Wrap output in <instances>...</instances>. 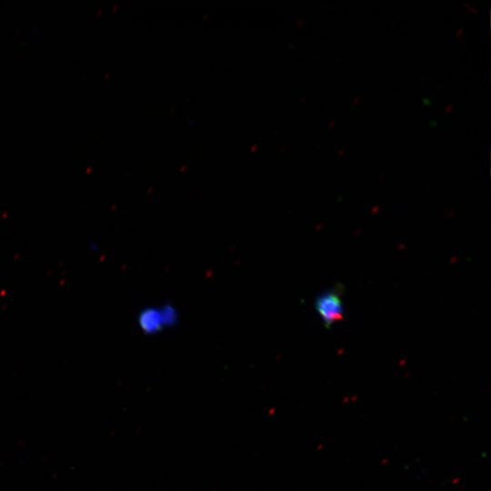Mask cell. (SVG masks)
I'll use <instances>...</instances> for the list:
<instances>
[{
  "label": "cell",
  "mask_w": 491,
  "mask_h": 491,
  "mask_svg": "<svg viewBox=\"0 0 491 491\" xmlns=\"http://www.w3.org/2000/svg\"><path fill=\"white\" fill-rule=\"evenodd\" d=\"M316 310L326 327L344 318L342 291L338 286L319 294L315 303Z\"/></svg>",
  "instance_id": "cell-1"
},
{
  "label": "cell",
  "mask_w": 491,
  "mask_h": 491,
  "mask_svg": "<svg viewBox=\"0 0 491 491\" xmlns=\"http://www.w3.org/2000/svg\"><path fill=\"white\" fill-rule=\"evenodd\" d=\"M176 320V311L171 306L147 307L137 317L138 326L145 334H155L163 327L173 326Z\"/></svg>",
  "instance_id": "cell-2"
},
{
  "label": "cell",
  "mask_w": 491,
  "mask_h": 491,
  "mask_svg": "<svg viewBox=\"0 0 491 491\" xmlns=\"http://www.w3.org/2000/svg\"><path fill=\"white\" fill-rule=\"evenodd\" d=\"M464 5L467 6V8L470 9L474 13L477 12L476 9L472 8L470 5H467L466 4H464Z\"/></svg>",
  "instance_id": "cell-3"
}]
</instances>
